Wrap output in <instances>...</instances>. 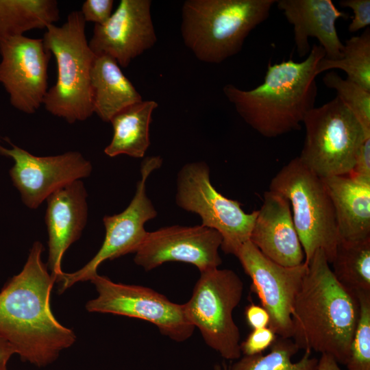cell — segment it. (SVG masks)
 Returning <instances> with one entry per match:
<instances>
[{
  "label": "cell",
  "mask_w": 370,
  "mask_h": 370,
  "mask_svg": "<svg viewBox=\"0 0 370 370\" xmlns=\"http://www.w3.org/2000/svg\"><path fill=\"white\" fill-rule=\"evenodd\" d=\"M175 201L180 208L198 214L201 225L220 234L224 253L236 256L241 247L249 241L258 210L247 213L239 201L221 194L210 182L206 162H189L181 169Z\"/></svg>",
  "instance_id": "9"
},
{
  "label": "cell",
  "mask_w": 370,
  "mask_h": 370,
  "mask_svg": "<svg viewBox=\"0 0 370 370\" xmlns=\"http://www.w3.org/2000/svg\"><path fill=\"white\" fill-rule=\"evenodd\" d=\"M90 282L98 295L86 304L89 312L110 313L146 321L176 342L185 341L193 335L195 328L187 319L184 304L174 303L152 288L116 283L98 273Z\"/></svg>",
  "instance_id": "10"
},
{
  "label": "cell",
  "mask_w": 370,
  "mask_h": 370,
  "mask_svg": "<svg viewBox=\"0 0 370 370\" xmlns=\"http://www.w3.org/2000/svg\"><path fill=\"white\" fill-rule=\"evenodd\" d=\"M243 283L231 269L214 268L200 273L190 299L184 304L190 323L206 344L222 358L241 357L240 332L233 311L241 301Z\"/></svg>",
  "instance_id": "8"
},
{
  "label": "cell",
  "mask_w": 370,
  "mask_h": 370,
  "mask_svg": "<svg viewBox=\"0 0 370 370\" xmlns=\"http://www.w3.org/2000/svg\"><path fill=\"white\" fill-rule=\"evenodd\" d=\"M6 141L11 148L0 145V154L14 160L10 175L23 204L29 208H37L59 188L88 177L92 172L90 162L79 151L36 156L14 145L8 138Z\"/></svg>",
  "instance_id": "13"
},
{
  "label": "cell",
  "mask_w": 370,
  "mask_h": 370,
  "mask_svg": "<svg viewBox=\"0 0 370 370\" xmlns=\"http://www.w3.org/2000/svg\"><path fill=\"white\" fill-rule=\"evenodd\" d=\"M59 19L56 0H0V40L46 29Z\"/></svg>",
  "instance_id": "23"
},
{
  "label": "cell",
  "mask_w": 370,
  "mask_h": 370,
  "mask_svg": "<svg viewBox=\"0 0 370 370\" xmlns=\"http://www.w3.org/2000/svg\"><path fill=\"white\" fill-rule=\"evenodd\" d=\"M160 156L145 158L140 166V179L137 182L134 197L121 212L103 219L106 234L103 244L95 256L83 267L73 273H63L56 282L58 293H63L77 282L90 281L104 261L119 258L138 250L147 232V221L157 216L151 201L147 195L146 183L150 174L160 168Z\"/></svg>",
  "instance_id": "11"
},
{
  "label": "cell",
  "mask_w": 370,
  "mask_h": 370,
  "mask_svg": "<svg viewBox=\"0 0 370 370\" xmlns=\"http://www.w3.org/2000/svg\"><path fill=\"white\" fill-rule=\"evenodd\" d=\"M245 315L248 325L252 330L269 326V314L262 306L251 303L246 307Z\"/></svg>",
  "instance_id": "33"
},
{
  "label": "cell",
  "mask_w": 370,
  "mask_h": 370,
  "mask_svg": "<svg viewBox=\"0 0 370 370\" xmlns=\"http://www.w3.org/2000/svg\"><path fill=\"white\" fill-rule=\"evenodd\" d=\"M330 197L339 239L370 237V182L349 175L323 179Z\"/></svg>",
  "instance_id": "20"
},
{
  "label": "cell",
  "mask_w": 370,
  "mask_h": 370,
  "mask_svg": "<svg viewBox=\"0 0 370 370\" xmlns=\"http://www.w3.org/2000/svg\"><path fill=\"white\" fill-rule=\"evenodd\" d=\"M212 370H230V365H227L225 362L217 363L214 365Z\"/></svg>",
  "instance_id": "36"
},
{
  "label": "cell",
  "mask_w": 370,
  "mask_h": 370,
  "mask_svg": "<svg viewBox=\"0 0 370 370\" xmlns=\"http://www.w3.org/2000/svg\"><path fill=\"white\" fill-rule=\"evenodd\" d=\"M360 313L345 363L347 370H370V294L356 295Z\"/></svg>",
  "instance_id": "28"
},
{
  "label": "cell",
  "mask_w": 370,
  "mask_h": 370,
  "mask_svg": "<svg viewBox=\"0 0 370 370\" xmlns=\"http://www.w3.org/2000/svg\"><path fill=\"white\" fill-rule=\"evenodd\" d=\"M291 314L298 349L332 356L345 365L359 318L356 296L343 287L323 250L308 262Z\"/></svg>",
  "instance_id": "2"
},
{
  "label": "cell",
  "mask_w": 370,
  "mask_h": 370,
  "mask_svg": "<svg viewBox=\"0 0 370 370\" xmlns=\"http://www.w3.org/2000/svg\"><path fill=\"white\" fill-rule=\"evenodd\" d=\"M113 5V0H86L82 4L80 12L86 22L102 25L111 16Z\"/></svg>",
  "instance_id": "30"
},
{
  "label": "cell",
  "mask_w": 370,
  "mask_h": 370,
  "mask_svg": "<svg viewBox=\"0 0 370 370\" xmlns=\"http://www.w3.org/2000/svg\"><path fill=\"white\" fill-rule=\"evenodd\" d=\"M276 338L277 334L270 327L252 330L240 344L241 354L247 356L262 354Z\"/></svg>",
  "instance_id": "29"
},
{
  "label": "cell",
  "mask_w": 370,
  "mask_h": 370,
  "mask_svg": "<svg viewBox=\"0 0 370 370\" xmlns=\"http://www.w3.org/2000/svg\"><path fill=\"white\" fill-rule=\"evenodd\" d=\"M150 0H121L110 18L95 25L89 46L96 55H108L127 67L133 60L152 48L157 36Z\"/></svg>",
  "instance_id": "16"
},
{
  "label": "cell",
  "mask_w": 370,
  "mask_h": 370,
  "mask_svg": "<svg viewBox=\"0 0 370 370\" xmlns=\"http://www.w3.org/2000/svg\"><path fill=\"white\" fill-rule=\"evenodd\" d=\"M269 190L286 197L291 206L293 223L308 263L321 249L331 264L339 236L333 206L323 179L295 157L272 178Z\"/></svg>",
  "instance_id": "6"
},
{
  "label": "cell",
  "mask_w": 370,
  "mask_h": 370,
  "mask_svg": "<svg viewBox=\"0 0 370 370\" xmlns=\"http://www.w3.org/2000/svg\"><path fill=\"white\" fill-rule=\"evenodd\" d=\"M343 46L341 58L329 60L324 57L318 62L317 74L340 69L347 74V79L370 91V29L346 40Z\"/></svg>",
  "instance_id": "26"
},
{
  "label": "cell",
  "mask_w": 370,
  "mask_h": 370,
  "mask_svg": "<svg viewBox=\"0 0 370 370\" xmlns=\"http://www.w3.org/2000/svg\"><path fill=\"white\" fill-rule=\"evenodd\" d=\"M317 370H342L336 360L330 355L322 354Z\"/></svg>",
  "instance_id": "35"
},
{
  "label": "cell",
  "mask_w": 370,
  "mask_h": 370,
  "mask_svg": "<svg viewBox=\"0 0 370 370\" xmlns=\"http://www.w3.org/2000/svg\"><path fill=\"white\" fill-rule=\"evenodd\" d=\"M270 352L254 356H243L231 365L230 370H317L319 360L305 351L302 358L293 362V356L299 350L291 338H277Z\"/></svg>",
  "instance_id": "25"
},
{
  "label": "cell",
  "mask_w": 370,
  "mask_h": 370,
  "mask_svg": "<svg viewBox=\"0 0 370 370\" xmlns=\"http://www.w3.org/2000/svg\"><path fill=\"white\" fill-rule=\"evenodd\" d=\"M0 83L11 105L33 114L43 104L48 86L51 53L42 38L25 36L0 40Z\"/></svg>",
  "instance_id": "14"
},
{
  "label": "cell",
  "mask_w": 370,
  "mask_h": 370,
  "mask_svg": "<svg viewBox=\"0 0 370 370\" xmlns=\"http://www.w3.org/2000/svg\"><path fill=\"white\" fill-rule=\"evenodd\" d=\"M301 163L323 179L349 175L364 140L370 137L337 97L306 115Z\"/></svg>",
  "instance_id": "7"
},
{
  "label": "cell",
  "mask_w": 370,
  "mask_h": 370,
  "mask_svg": "<svg viewBox=\"0 0 370 370\" xmlns=\"http://www.w3.org/2000/svg\"><path fill=\"white\" fill-rule=\"evenodd\" d=\"M339 5L353 11L354 16L348 27L350 33H355L370 25L369 0H342Z\"/></svg>",
  "instance_id": "31"
},
{
  "label": "cell",
  "mask_w": 370,
  "mask_h": 370,
  "mask_svg": "<svg viewBox=\"0 0 370 370\" xmlns=\"http://www.w3.org/2000/svg\"><path fill=\"white\" fill-rule=\"evenodd\" d=\"M314 44L301 62L268 64L264 82L251 90L228 84L223 92L243 121L262 136L274 138L298 130L317 95L318 62L325 57Z\"/></svg>",
  "instance_id": "3"
},
{
  "label": "cell",
  "mask_w": 370,
  "mask_h": 370,
  "mask_svg": "<svg viewBox=\"0 0 370 370\" xmlns=\"http://www.w3.org/2000/svg\"><path fill=\"white\" fill-rule=\"evenodd\" d=\"M277 0H186L181 34L199 60L220 64L238 53L249 33L265 21Z\"/></svg>",
  "instance_id": "4"
},
{
  "label": "cell",
  "mask_w": 370,
  "mask_h": 370,
  "mask_svg": "<svg viewBox=\"0 0 370 370\" xmlns=\"http://www.w3.org/2000/svg\"><path fill=\"white\" fill-rule=\"evenodd\" d=\"M42 39L57 65L56 82L43 101L45 110L69 123L86 120L94 113L91 71L95 54L80 11L71 12L61 26L48 25Z\"/></svg>",
  "instance_id": "5"
},
{
  "label": "cell",
  "mask_w": 370,
  "mask_h": 370,
  "mask_svg": "<svg viewBox=\"0 0 370 370\" xmlns=\"http://www.w3.org/2000/svg\"><path fill=\"white\" fill-rule=\"evenodd\" d=\"M349 175L359 180L370 182V137L364 140Z\"/></svg>",
  "instance_id": "32"
},
{
  "label": "cell",
  "mask_w": 370,
  "mask_h": 370,
  "mask_svg": "<svg viewBox=\"0 0 370 370\" xmlns=\"http://www.w3.org/2000/svg\"><path fill=\"white\" fill-rule=\"evenodd\" d=\"M44 249L40 242H34L23 269L0 291V336L22 361L37 367L52 364L77 339L51 310L56 281L42 260Z\"/></svg>",
  "instance_id": "1"
},
{
  "label": "cell",
  "mask_w": 370,
  "mask_h": 370,
  "mask_svg": "<svg viewBox=\"0 0 370 370\" xmlns=\"http://www.w3.org/2000/svg\"><path fill=\"white\" fill-rule=\"evenodd\" d=\"M0 370H8V366H5V367H3L1 368Z\"/></svg>",
  "instance_id": "37"
},
{
  "label": "cell",
  "mask_w": 370,
  "mask_h": 370,
  "mask_svg": "<svg viewBox=\"0 0 370 370\" xmlns=\"http://www.w3.org/2000/svg\"><path fill=\"white\" fill-rule=\"evenodd\" d=\"M331 264L335 278L347 290L356 296L370 294V237L339 239Z\"/></svg>",
  "instance_id": "24"
},
{
  "label": "cell",
  "mask_w": 370,
  "mask_h": 370,
  "mask_svg": "<svg viewBox=\"0 0 370 370\" xmlns=\"http://www.w3.org/2000/svg\"><path fill=\"white\" fill-rule=\"evenodd\" d=\"M93 112L106 122L119 112L143 101L142 96L108 55H95L91 71Z\"/></svg>",
  "instance_id": "21"
},
{
  "label": "cell",
  "mask_w": 370,
  "mask_h": 370,
  "mask_svg": "<svg viewBox=\"0 0 370 370\" xmlns=\"http://www.w3.org/2000/svg\"><path fill=\"white\" fill-rule=\"evenodd\" d=\"M249 241L262 254L279 264L295 267L305 261L290 203L275 191L264 193Z\"/></svg>",
  "instance_id": "17"
},
{
  "label": "cell",
  "mask_w": 370,
  "mask_h": 370,
  "mask_svg": "<svg viewBox=\"0 0 370 370\" xmlns=\"http://www.w3.org/2000/svg\"><path fill=\"white\" fill-rule=\"evenodd\" d=\"M87 191L82 180L59 188L46 199L45 223L49 235L47 267L56 282L62 275V260L77 241L88 218Z\"/></svg>",
  "instance_id": "18"
},
{
  "label": "cell",
  "mask_w": 370,
  "mask_h": 370,
  "mask_svg": "<svg viewBox=\"0 0 370 370\" xmlns=\"http://www.w3.org/2000/svg\"><path fill=\"white\" fill-rule=\"evenodd\" d=\"M278 8L293 27L294 41L298 56L304 58L311 49L310 38H315L325 51V58H341L343 43L336 22L347 14L340 11L331 0H278Z\"/></svg>",
  "instance_id": "19"
},
{
  "label": "cell",
  "mask_w": 370,
  "mask_h": 370,
  "mask_svg": "<svg viewBox=\"0 0 370 370\" xmlns=\"http://www.w3.org/2000/svg\"><path fill=\"white\" fill-rule=\"evenodd\" d=\"M14 354V351L10 344L0 336V369L8 366V362Z\"/></svg>",
  "instance_id": "34"
},
{
  "label": "cell",
  "mask_w": 370,
  "mask_h": 370,
  "mask_svg": "<svg viewBox=\"0 0 370 370\" xmlns=\"http://www.w3.org/2000/svg\"><path fill=\"white\" fill-rule=\"evenodd\" d=\"M324 85L336 92L338 99L352 112L367 135H370V91L344 79L334 71L322 79Z\"/></svg>",
  "instance_id": "27"
},
{
  "label": "cell",
  "mask_w": 370,
  "mask_h": 370,
  "mask_svg": "<svg viewBox=\"0 0 370 370\" xmlns=\"http://www.w3.org/2000/svg\"><path fill=\"white\" fill-rule=\"evenodd\" d=\"M236 257L252 282L251 288L270 316L269 326L280 337L291 338L294 301L307 270L304 262L285 267L271 260L250 241L245 243Z\"/></svg>",
  "instance_id": "12"
},
{
  "label": "cell",
  "mask_w": 370,
  "mask_h": 370,
  "mask_svg": "<svg viewBox=\"0 0 370 370\" xmlns=\"http://www.w3.org/2000/svg\"><path fill=\"white\" fill-rule=\"evenodd\" d=\"M158 106L153 100H143L116 114L110 121L113 135L104 153L109 157L125 154L143 158L150 145L149 127Z\"/></svg>",
  "instance_id": "22"
},
{
  "label": "cell",
  "mask_w": 370,
  "mask_h": 370,
  "mask_svg": "<svg viewBox=\"0 0 370 370\" xmlns=\"http://www.w3.org/2000/svg\"><path fill=\"white\" fill-rule=\"evenodd\" d=\"M222 238L214 230L201 225H172L147 234L135 252L134 262L151 271L168 262H181L201 272L218 268Z\"/></svg>",
  "instance_id": "15"
}]
</instances>
